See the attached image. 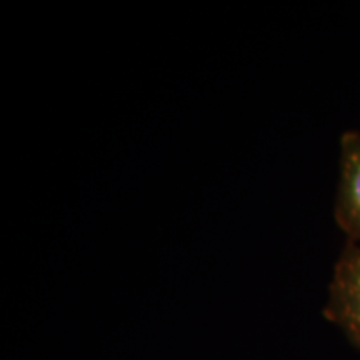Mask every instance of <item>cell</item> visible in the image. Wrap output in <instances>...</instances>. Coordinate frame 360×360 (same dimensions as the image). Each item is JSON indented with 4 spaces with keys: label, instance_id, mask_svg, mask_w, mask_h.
Wrapping results in <instances>:
<instances>
[{
    "label": "cell",
    "instance_id": "obj_1",
    "mask_svg": "<svg viewBox=\"0 0 360 360\" xmlns=\"http://www.w3.org/2000/svg\"><path fill=\"white\" fill-rule=\"evenodd\" d=\"M323 317L360 350V245L347 242L334 267Z\"/></svg>",
    "mask_w": 360,
    "mask_h": 360
},
{
    "label": "cell",
    "instance_id": "obj_2",
    "mask_svg": "<svg viewBox=\"0 0 360 360\" xmlns=\"http://www.w3.org/2000/svg\"><path fill=\"white\" fill-rule=\"evenodd\" d=\"M335 220L349 242L360 245V132L340 139V179L335 200Z\"/></svg>",
    "mask_w": 360,
    "mask_h": 360
}]
</instances>
